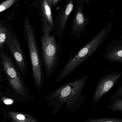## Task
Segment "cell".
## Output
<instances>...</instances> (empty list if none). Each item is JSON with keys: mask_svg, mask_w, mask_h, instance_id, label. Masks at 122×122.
Masks as SVG:
<instances>
[{"mask_svg": "<svg viewBox=\"0 0 122 122\" xmlns=\"http://www.w3.org/2000/svg\"><path fill=\"white\" fill-rule=\"evenodd\" d=\"M61 1V0H48V3L51 9L56 6Z\"/></svg>", "mask_w": 122, "mask_h": 122, "instance_id": "cell-18", "label": "cell"}, {"mask_svg": "<svg viewBox=\"0 0 122 122\" xmlns=\"http://www.w3.org/2000/svg\"><path fill=\"white\" fill-rule=\"evenodd\" d=\"M88 78L85 75L67 82L45 95L53 115H56L62 110L71 113L81 106L85 100L83 91Z\"/></svg>", "mask_w": 122, "mask_h": 122, "instance_id": "cell-1", "label": "cell"}, {"mask_svg": "<svg viewBox=\"0 0 122 122\" xmlns=\"http://www.w3.org/2000/svg\"><path fill=\"white\" fill-rule=\"evenodd\" d=\"M2 99H3L2 100H3V102L5 104L10 105L14 103V101L11 99L6 98H3Z\"/></svg>", "mask_w": 122, "mask_h": 122, "instance_id": "cell-19", "label": "cell"}, {"mask_svg": "<svg viewBox=\"0 0 122 122\" xmlns=\"http://www.w3.org/2000/svg\"><path fill=\"white\" fill-rule=\"evenodd\" d=\"M10 117L15 122H40L38 119L29 114L9 111Z\"/></svg>", "mask_w": 122, "mask_h": 122, "instance_id": "cell-12", "label": "cell"}, {"mask_svg": "<svg viewBox=\"0 0 122 122\" xmlns=\"http://www.w3.org/2000/svg\"><path fill=\"white\" fill-rule=\"evenodd\" d=\"M0 56L4 71L10 85L20 97L28 100L30 94L11 59L4 53H1Z\"/></svg>", "mask_w": 122, "mask_h": 122, "instance_id": "cell-5", "label": "cell"}, {"mask_svg": "<svg viewBox=\"0 0 122 122\" xmlns=\"http://www.w3.org/2000/svg\"><path fill=\"white\" fill-rule=\"evenodd\" d=\"M122 77V71H117L107 74L101 78L95 88L92 96L95 104L98 103Z\"/></svg>", "mask_w": 122, "mask_h": 122, "instance_id": "cell-9", "label": "cell"}, {"mask_svg": "<svg viewBox=\"0 0 122 122\" xmlns=\"http://www.w3.org/2000/svg\"><path fill=\"white\" fill-rule=\"evenodd\" d=\"M0 26H1V25H0Z\"/></svg>", "mask_w": 122, "mask_h": 122, "instance_id": "cell-21", "label": "cell"}, {"mask_svg": "<svg viewBox=\"0 0 122 122\" xmlns=\"http://www.w3.org/2000/svg\"><path fill=\"white\" fill-rule=\"evenodd\" d=\"M9 32L5 27H0V48H2L4 44L8 40Z\"/></svg>", "mask_w": 122, "mask_h": 122, "instance_id": "cell-15", "label": "cell"}, {"mask_svg": "<svg viewBox=\"0 0 122 122\" xmlns=\"http://www.w3.org/2000/svg\"><path fill=\"white\" fill-rule=\"evenodd\" d=\"M105 49L104 58L111 62L122 64V39H117L110 42Z\"/></svg>", "mask_w": 122, "mask_h": 122, "instance_id": "cell-11", "label": "cell"}, {"mask_svg": "<svg viewBox=\"0 0 122 122\" xmlns=\"http://www.w3.org/2000/svg\"><path fill=\"white\" fill-rule=\"evenodd\" d=\"M120 38L122 39V36H121V38Z\"/></svg>", "mask_w": 122, "mask_h": 122, "instance_id": "cell-20", "label": "cell"}, {"mask_svg": "<svg viewBox=\"0 0 122 122\" xmlns=\"http://www.w3.org/2000/svg\"><path fill=\"white\" fill-rule=\"evenodd\" d=\"M85 0H77L71 24L70 34L74 38H80L86 29L89 21V16L86 17L85 13Z\"/></svg>", "mask_w": 122, "mask_h": 122, "instance_id": "cell-6", "label": "cell"}, {"mask_svg": "<svg viewBox=\"0 0 122 122\" xmlns=\"http://www.w3.org/2000/svg\"><path fill=\"white\" fill-rule=\"evenodd\" d=\"M112 24L113 21L108 23L81 49L76 53L71 54L64 67L56 77L55 81L56 83L61 81L98 49L107 39L112 28Z\"/></svg>", "mask_w": 122, "mask_h": 122, "instance_id": "cell-2", "label": "cell"}, {"mask_svg": "<svg viewBox=\"0 0 122 122\" xmlns=\"http://www.w3.org/2000/svg\"><path fill=\"white\" fill-rule=\"evenodd\" d=\"M7 43L15 61L22 74L26 75V65L20 43L15 36L9 33Z\"/></svg>", "mask_w": 122, "mask_h": 122, "instance_id": "cell-10", "label": "cell"}, {"mask_svg": "<svg viewBox=\"0 0 122 122\" xmlns=\"http://www.w3.org/2000/svg\"><path fill=\"white\" fill-rule=\"evenodd\" d=\"M29 6L38 9L41 18L42 35L44 37L51 36L53 31L54 20L52 9L48 0H37L31 3Z\"/></svg>", "mask_w": 122, "mask_h": 122, "instance_id": "cell-7", "label": "cell"}, {"mask_svg": "<svg viewBox=\"0 0 122 122\" xmlns=\"http://www.w3.org/2000/svg\"><path fill=\"white\" fill-rule=\"evenodd\" d=\"M118 99H122V84L118 87L114 94L110 97L112 101Z\"/></svg>", "mask_w": 122, "mask_h": 122, "instance_id": "cell-17", "label": "cell"}, {"mask_svg": "<svg viewBox=\"0 0 122 122\" xmlns=\"http://www.w3.org/2000/svg\"><path fill=\"white\" fill-rule=\"evenodd\" d=\"M41 41L44 72L46 77L49 79L55 73L58 66L61 44L54 35L48 37L41 35Z\"/></svg>", "mask_w": 122, "mask_h": 122, "instance_id": "cell-4", "label": "cell"}, {"mask_svg": "<svg viewBox=\"0 0 122 122\" xmlns=\"http://www.w3.org/2000/svg\"><path fill=\"white\" fill-rule=\"evenodd\" d=\"M23 28L25 39L28 48L33 77L37 92L39 94L44 85L45 75L34 27L27 16L24 18Z\"/></svg>", "mask_w": 122, "mask_h": 122, "instance_id": "cell-3", "label": "cell"}, {"mask_svg": "<svg viewBox=\"0 0 122 122\" xmlns=\"http://www.w3.org/2000/svg\"><path fill=\"white\" fill-rule=\"evenodd\" d=\"M111 104L107 106V109L110 111L122 112V99H118L112 101Z\"/></svg>", "mask_w": 122, "mask_h": 122, "instance_id": "cell-14", "label": "cell"}, {"mask_svg": "<svg viewBox=\"0 0 122 122\" xmlns=\"http://www.w3.org/2000/svg\"><path fill=\"white\" fill-rule=\"evenodd\" d=\"M16 1V0H7L2 2L0 4V13L11 7Z\"/></svg>", "mask_w": 122, "mask_h": 122, "instance_id": "cell-16", "label": "cell"}, {"mask_svg": "<svg viewBox=\"0 0 122 122\" xmlns=\"http://www.w3.org/2000/svg\"><path fill=\"white\" fill-rule=\"evenodd\" d=\"M82 122H122V118L111 117L92 118Z\"/></svg>", "mask_w": 122, "mask_h": 122, "instance_id": "cell-13", "label": "cell"}, {"mask_svg": "<svg viewBox=\"0 0 122 122\" xmlns=\"http://www.w3.org/2000/svg\"><path fill=\"white\" fill-rule=\"evenodd\" d=\"M74 0L66 1L54 20V35L59 41L61 42L63 38L68 19L74 9Z\"/></svg>", "mask_w": 122, "mask_h": 122, "instance_id": "cell-8", "label": "cell"}]
</instances>
